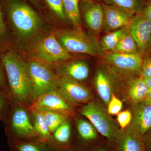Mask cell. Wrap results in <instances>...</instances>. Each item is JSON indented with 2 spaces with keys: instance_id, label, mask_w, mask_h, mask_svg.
Here are the masks:
<instances>
[{
  "instance_id": "60d3db41",
  "label": "cell",
  "mask_w": 151,
  "mask_h": 151,
  "mask_svg": "<svg viewBox=\"0 0 151 151\" xmlns=\"http://www.w3.org/2000/svg\"><path fill=\"white\" fill-rule=\"evenodd\" d=\"M60 151H84V150H70L69 149H67V150H64Z\"/></svg>"
},
{
  "instance_id": "ab89813d",
  "label": "cell",
  "mask_w": 151,
  "mask_h": 151,
  "mask_svg": "<svg viewBox=\"0 0 151 151\" xmlns=\"http://www.w3.org/2000/svg\"><path fill=\"white\" fill-rule=\"evenodd\" d=\"M29 1L35 5H37L38 3V0H29Z\"/></svg>"
},
{
  "instance_id": "83f0119b",
  "label": "cell",
  "mask_w": 151,
  "mask_h": 151,
  "mask_svg": "<svg viewBox=\"0 0 151 151\" xmlns=\"http://www.w3.org/2000/svg\"><path fill=\"white\" fill-rule=\"evenodd\" d=\"M45 1L58 16L61 19L65 18L63 0H45Z\"/></svg>"
},
{
  "instance_id": "2e32d148",
  "label": "cell",
  "mask_w": 151,
  "mask_h": 151,
  "mask_svg": "<svg viewBox=\"0 0 151 151\" xmlns=\"http://www.w3.org/2000/svg\"><path fill=\"white\" fill-rule=\"evenodd\" d=\"M59 72L62 77L77 81H81L88 77L89 68L84 61H72L63 65L59 69Z\"/></svg>"
},
{
  "instance_id": "74e56055",
  "label": "cell",
  "mask_w": 151,
  "mask_h": 151,
  "mask_svg": "<svg viewBox=\"0 0 151 151\" xmlns=\"http://www.w3.org/2000/svg\"><path fill=\"white\" fill-rule=\"evenodd\" d=\"M144 80L145 81L146 84L149 88L150 90H151V77L148 78H143Z\"/></svg>"
},
{
  "instance_id": "30bf717a",
  "label": "cell",
  "mask_w": 151,
  "mask_h": 151,
  "mask_svg": "<svg viewBox=\"0 0 151 151\" xmlns=\"http://www.w3.org/2000/svg\"><path fill=\"white\" fill-rule=\"evenodd\" d=\"M128 31L134 39L139 54L147 51L151 35V21L143 17L141 14L134 16L128 27Z\"/></svg>"
},
{
  "instance_id": "d4e9b609",
  "label": "cell",
  "mask_w": 151,
  "mask_h": 151,
  "mask_svg": "<svg viewBox=\"0 0 151 151\" xmlns=\"http://www.w3.org/2000/svg\"><path fill=\"white\" fill-rule=\"evenodd\" d=\"M78 0H63L64 11L76 27H79L80 14Z\"/></svg>"
},
{
  "instance_id": "52a82bcc",
  "label": "cell",
  "mask_w": 151,
  "mask_h": 151,
  "mask_svg": "<svg viewBox=\"0 0 151 151\" xmlns=\"http://www.w3.org/2000/svg\"><path fill=\"white\" fill-rule=\"evenodd\" d=\"M9 127L12 140L31 139L37 136L34 126L30 121L27 113L21 107H16L12 112Z\"/></svg>"
},
{
  "instance_id": "5b68a950",
  "label": "cell",
  "mask_w": 151,
  "mask_h": 151,
  "mask_svg": "<svg viewBox=\"0 0 151 151\" xmlns=\"http://www.w3.org/2000/svg\"><path fill=\"white\" fill-rule=\"evenodd\" d=\"M81 113L88 119L100 134L113 142L120 131L103 107L95 102H90L82 107Z\"/></svg>"
},
{
  "instance_id": "7402d4cb",
  "label": "cell",
  "mask_w": 151,
  "mask_h": 151,
  "mask_svg": "<svg viewBox=\"0 0 151 151\" xmlns=\"http://www.w3.org/2000/svg\"><path fill=\"white\" fill-rule=\"evenodd\" d=\"M113 52L124 54H134L139 53L137 45L128 31L122 36L118 45Z\"/></svg>"
},
{
  "instance_id": "8fae6325",
  "label": "cell",
  "mask_w": 151,
  "mask_h": 151,
  "mask_svg": "<svg viewBox=\"0 0 151 151\" xmlns=\"http://www.w3.org/2000/svg\"><path fill=\"white\" fill-rule=\"evenodd\" d=\"M36 98L31 107L32 111H52L63 114L70 111V106L58 90L45 92Z\"/></svg>"
},
{
  "instance_id": "603a6c76",
  "label": "cell",
  "mask_w": 151,
  "mask_h": 151,
  "mask_svg": "<svg viewBox=\"0 0 151 151\" xmlns=\"http://www.w3.org/2000/svg\"><path fill=\"white\" fill-rule=\"evenodd\" d=\"M115 6L133 15L141 14L144 9L142 0H108Z\"/></svg>"
},
{
  "instance_id": "cb8c5ba5",
  "label": "cell",
  "mask_w": 151,
  "mask_h": 151,
  "mask_svg": "<svg viewBox=\"0 0 151 151\" xmlns=\"http://www.w3.org/2000/svg\"><path fill=\"white\" fill-rule=\"evenodd\" d=\"M127 30L124 27L108 34L101 39L100 44L104 51H113L118 45L122 36Z\"/></svg>"
},
{
  "instance_id": "4316f807",
  "label": "cell",
  "mask_w": 151,
  "mask_h": 151,
  "mask_svg": "<svg viewBox=\"0 0 151 151\" xmlns=\"http://www.w3.org/2000/svg\"><path fill=\"white\" fill-rule=\"evenodd\" d=\"M27 142L20 140H13L11 141L10 145L12 151H48L42 144Z\"/></svg>"
},
{
  "instance_id": "1f68e13d",
  "label": "cell",
  "mask_w": 151,
  "mask_h": 151,
  "mask_svg": "<svg viewBox=\"0 0 151 151\" xmlns=\"http://www.w3.org/2000/svg\"><path fill=\"white\" fill-rule=\"evenodd\" d=\"M140 74L143 78L151 77V58H147L143 60Z\"/></svg>"
},
{
  "instance_id": "4fadbf2b",
  "label": "cell",
  "mask_w": 151,
  "mask_h": 151,
  "mask_svg": "<svg viewBox=\"0 0 151 151\" xmlns=\"http://www.w3.org/2000/svg\"><path fill=\"white\" fill-rule=\"evenodd\" d=\"M113 143L115 151H145L143 136L132 127L119 131Z\"/></svg>"
},
{
  "instance_id": "f546056e",
  "label": "cell",
  "mask_w": 151,
  "mask_h": 151,
  "mask_svg": "<svg viewBox=\"0 0 151 151\" xmlns=\"http://www.w3.org/2000/svg\"><path fill=\"white\" fill-rule=\"evenodd\" d=\"M132 113L128 110L120 112L118 114L117 121L122 130L124 129L129 125L132 122Z\"/></svg>"
},
{
  "instance_id": "8992f818",
  "label": "cell",
  "mask_w": 151,
  "mask_h": 151,
  "mask_svg": "<svg viewBox=\"0 0 151 151\" xmlns=\"http://www.w3.org/2000/svg\"><path fill=\"white\" fill-rule=\"evenodd\" d=\"M36 52L39 58L46 63L66 60L71 57L52 34L41 41L37 47Z\"/></svg>"
},
{
  "instance_id": "3957f363",
  "label": "cell",
  "mask_w": 151,
  "mask_h": 151,
  "mask_svg": "<svg viewBox=\"0 0 151 151\" xmlns=\"http://www.w3.org/2000/svg\"><path fill=\"white\" fill-rule=\"evenodd\" d=\"M55 36L69 53H82L96 57L105 54V52L97 39L86 34L79 27L74 29L59 31Z\"/></svg>"
},
{
  "instance_id": "f35d334b",
  "label": "cell",
  "mask_w": 151,
  "mask_h": 151,
  "mask_svg": "<svg viewBox=\"0 0 151 151\" xmlns=\"http://www.w3.org/2000/svg\"><path fill=\"white\" fill-rule=\"evenodd\" d=\"M151 50V35L150 37V40H149L148 46L147 51Z\"/></svg>"
},
{
  "instance_id": "484cf974",
  "label": "cell",
  "mask_w": 151,
  "mask_h": 151,
  "mask_svg": "<svg viewBox=\"0 0 151 151\" xmlns=\"http://www.w3.org/2000/svg\"><path fill=\"white\" fill-rule=\"evenodd\" d=\"M50 132L53 133L65 121L64 114L54 111H41Z\"/></svg>"
},
{
  "instance_id": "836d02e7",
  "label": "cell",
  "mask_w": 151,
  "mask_h": 151,
  "mask_svg": "<svg viewBox=\"0 0 151 151\" xmlns=\"http://www.w3.org/2000/svg\"><path fill=\"white\" fill-rule=\"evenodd\" d=\"M6 103L4 96L0 93V119H3L6 112Z\"/></svg>"
},
{
  "instance_id": "4dcf8cb0",
  "label": "cell",
  "mask_w": 151,
  "mask_h": 151,
  "mask_svg": "<svg viewBox=\"0 0 151 151\" xmlns=\"http://www.w3.org/2000/svg\"><path fill=\"white\" fill-rule=\"evenodd\" d=\"M8 35V29L6 24L0 5V44L3 43Z\"/></svg>"
},
{
  "instance_id": "7a4b0ae2",
  "label": "cell",
  "mask_w": 151,
  "mask_h": 151,
  "mask_svg": "<svg viewBox=\"0 0 151 151\" xmlns=\"http://www.w3.org/2000/svg\"><path fill=\"white\" fill-rule=\"evenodd\" d=\"M9 22L21 37L32 35L40 27L39 16L31 7L20 0H4Z\"/></svg>"
},
{
  "instance_id": "9c48e42d",
  "label": "cell",
  "mask_w": 151,
  "mask_h": 151,
  "mask_svg": "<svg viewBox=\"0 0 151 151\" xmlns=\"http://www.w3.org/2000/svg\"><path fill=\"white\" fill-rule=\"evenodd\" d=\"M57 90L65 100L72 104L86 103L91 98L90 92L85 86L65 77L58 79Z\"/></svg>"
},
{
  "instance_id": "d6986e66",
  "label": "cell",
  "mask_w": 151,
  "mask_h": 151,
  "mask_svg": "<svg viewBox=\"0 0 151 151\" xmlns=\"http://www.w3.org/2000/svg\"><path fill=\"white\" fill-rule=\"evenodd\" d=\"M150 91L148 86L144 78H135L131 81L128 91L129 97L134 103L142 102L145 100Z\"/></svg>"
},
{
  "instance_id": "e0dca14e",
  "label": "cell",
  "mask_w": 151,
  "mask_h": 151,
  "mask_svg": "<svg viewBox=\"0 0 151 151\" xmlns=\"http://www.w3.org/2000/svg\"><path fill=\"white\" fill-rule=\"evenodd\" d=\"M52 137L47 142H51L54 151H60L69 149L71 141V130L70 124L65 121L53 132ZM46 142V143H47Z\"/></svg>"
},
{
  "instance_id": "44dd1931",
  "label": "cell",
  "mask_w": 151,
  "mask_h": 151,
  "mask_svg": "<svg viewBox=\"0 0 151 151\" xmlns=\"http://www.w3.org/2000/svg\"><path fill=\"white\" fill-rule=\"evenodd\" d=\"M34 120V127L38 137V141L41 142L46 143L51 137L42 112L39 110H32Z\"/></svg>"
},
{
  "instance_id": "7c38bea8",
  "label": "cell",
  "mask_w": 151,
  "mask_h": 151,
  "mask_svg": "<svg viewBox=\"0 0 151 151\" xmlns=\"http://www.w3.org/2000/svg\"><path fill=\"white\" fill-rule=\"evenodd\" d=\"M102 6L104 13L103 27L107 32L127 27L134 16L113 5L102 4Z\"/></svg>"
},
{
  "instance_id": "d590c367",
  "label": "cell",
  "mask_w": 151,
  "mask_h": 151,
  "mask_svg": "<svg viewBox=\"0 0 151 151\" xmlns=\"http://www.w3.org/2000/svg\"><path fill=\"white\" fill-rule=\"evenodd\" d=\"M89 151H112L110 150L109 147L105 146H100L93 148Z\"/></svg>"
},
{
  "instance_id": "8d00e7d4",
  "label": "cell",
  "mask_w": 151,
  "mask_h": 151,
  "mask_svg": "<svg viewBox=\"0 0 151 151\" xmlns=\"http://www.w3.org/2000/svg\"><path fill=\"white\" fill-rule=\"evenodd\" d=\"M5 86V81L3 74L2 70L0 66V87L4 88Z\"/></svg>"
},
{
  "instance_id": "ffe728a7",
  "label": "cell",
  "mask_w": 151,
  "mask_h": 151,
  "mask_svg": "<svg viewBox=\"0 0 151 151\" xmlns=\"http://www.w3.org/2000/svg\"><path fill=\"white\" fill-rule=\"evenodd\" d=\"M77 126L79 139L84 146H88L96 142L98 136L97 130L92 124L86 120L79 119Z\"/></svg>"
},
{
  "instance_id": "b9f144b4",
  "label": "cell",
  "mask_w": 151,
  "mask_h": 151,
  "mask_svg": "<svg viewBox=\"0 0 151 151\" xmlns=\"http://www.w3.org/2000/svg\"><path fill=\"white\" fill-rule=\"evenodd\" d=\"M147 1L148 2H151V0H147Z\"/></svg>"
},
{
  "instance_id": "5bb4252c",
  "label": "cell",
  "mask_w": 151,
  "mask_h": 151,
  "mask_svg": "<svg viewBox=\"0 0 151 151\" xmlns=\"http://www.w3.org/2000/svg\"><path fill=\"white\" fill-rule=\"evenodd\" d=\"M132 128L140 134H145L151 128V104L144 100L134 103L132 112Z\"/></svg>"
},
{
  "instance_id": "ba28073f",
  "label": "cell",
  "mask_w": 151,
  "mask_h": 151,
  "mask_svg": "<svg viewBox=\"0 0 151 151\" xmlns=\"http://www.w3.org/2000/svg\"><path fill=\"white\" fill-rule=\"evenodd\" d=\"M104 58L106 62L121 72L140 74L144 59L139 53L124 54L112 52L105 55Z\"/></svg>"
},
{
  "instance_id": "ac0fdd59",
  "label": "cell",
  "mask_w": 151,
  "mask_h": 151,
  "mask_svg": "<svg viewBox=\"0 0 151 151\" xmlns=\"http://www.w3.org/2000/svg\"><path fill=\"white\" fill-rule=\"evenodd\" d=\"M95 85L98 95L103 102L108 105L113 92L111 80L104 70H99L95 76Z\"/></svg>"
},
{
  "instance_id": "277c9868",
  "label": "cell",
  "mask_w": 151,
  "mask_h": 151,
  "mask_svg": "<svg viewBox=\"0 0 151 151\" xmlns=\"http://www.w3.org/2000/svg\"><path fill=\"white\" fill-rule=\"evenodd\" d=\"M32 89V97L37 98L51 90H57L58 79L46 63L39 61L27 63Z\"/></svg>"
},
{
  "instance_id": "d6a6232c",
  "label": "cell",
  "mask_w": 151,
  "mask_h": 151,
  "mask_svg": "<svg viewBox=\"0 0 151 151\" xmlns=\"http://www.w3.org/2000/svg\"><path fill=\"white\" fill-rule=\"evenodd\" d=\"M141 15L143 17L151 21V2L144 8Z\"/></svg>"
},
{
  "instance_id": "6da1fadb",
  "label": "cell",
  "mask_w": 151,
  "mask_h": 151,
  "mask_svg": "<svg viewBox=\"0 0 151 151\" xmlns=\"http://www.w3.org/2000/svg\"><path fill=\"white\" fill-rule=\"evenodd\" d=\"M1 58L13 98L23 101L32 97V85L27 63L11 49L1 55Z\"/></svg>"
},
{
  "instance_id": "f1b7e54d",
  "label": "cell",
  "mask_w": 151,
  "mask_h": 151,
  "mask_svg": "<svg viewBox=\"0 0 151 151\" xmlns=\"http://www.w3.org/2000/svg\"><path fill=\"white\" fill-rule=\"evenodd\" d=\"M123 107L122 101L112 94L111 100L108 104V112L110 115H117L120 113Z\"/></svg>"
},
{
  "instance_id": "e575fe53",
  "label": "cell",
  "mask_w": 151,
  "mask_h": 151,
  "mask_svg": "<svg viewBox=\"0 0 151 151\" xmlns=\"http://www.w3.org/2000/svg\"><path fill=\"white\" fill-rule=\"evenodd\" d=\"M145 151H151V136L144 137H143Z\"/></svg>"
},
{
  "instance_id": "9a60e30c",
  "label": "cell",
  "mask_w": 151,
  "mask_h": 151,
  "mask_svg": "<svg viewBox=\"0 0 151 151\" xmlns=\"http://www.w3.org/2000/svg\"><path fill=\"white\" fill-rule=\"evenodd\" d=\"M84 19L90 29L95 32L100 31L103 27L104 13L102 5L89 2L84 8Z\"/></svg>"
}]
</instances>
